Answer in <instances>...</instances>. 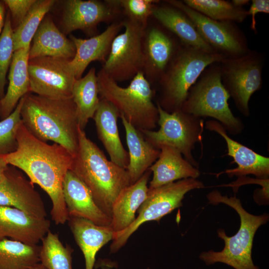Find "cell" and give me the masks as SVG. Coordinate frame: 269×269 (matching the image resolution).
Wrapping results in <instances>:
<instances>
[{"instance_id":"cell-1","label":"cell","mask_w":269,"mask_h":269,"mask_svg":"<svg viewBox=\"0 0 269 269\" xmlns=\"http://www.w3.org/2000/svg\"><path fill=\"white\" fill-rule=\"evenodd\" d=\"M17 147L11 153L0 155L7 164L24 172L33 184L38 185L49 196L52 207V220L64 224L69 216L63 193L65 175L71 169L73 156L64 147L49 144L33 135L22 123L17 133Z\"/></svg>"},{"instance_id":"cell-2","label":"cell","mask_w":269,"mask_h":269,"mask_svg":"<svg viewBox=\"0 0 269 269\" xmlns=\"http://www.w3.org/2000/svg\"><path fill=\"white\" fill-rule=\"evenodd\" d=\"M21 118L27 130L38 139L52 141L73 156L79 145V126L72 98L50 99L27 93L24 96Z\"/></svg>"},{"instance_id":"cell-3","label":"cell","mask_w":269,"mask_h":269,"mask_svg":"<svg viewBox=\"0 0 269 269\" xmlns=\"http://www.w3.org/2000/svg\"><path fill=\"white\" fill-rule=\"evenodd\" d=\"M79 145L71 170L86 185L98 206L111 217L121 191L131 185L126 169L108 160L79 127Z\"/></svg>"},{"instance_id":"cell-4","label":"cell","mask_w":269,"mask_h":269,"mask_svg":"<svg viewBox=\"0 0 269 269\" xmlns=\"http://www.w3.org/2000/svg\"><path fill=\"white\" fill-rule=\"evenodd\" d=\"M207 198L212 204L223 203L234 209L240 217V226L237 233L231 237L228 236L224 230L219 229L218 237L225 243L223 249L219 252H203L199 255L200 260L207 265L221 263L235 269H260L252 260L253 240L259 227L268 221L269 215L250 214L243 207L240 200L236 196H223L217 190L210 192Z\"/></svg>"},{"instance_id":"cell-5","label":"cell","mask_w":269,"mask_h":269,"mask_svg":"<svg viewBox=\"0 0 269 269\" xmlns=\"http://www.w3.org/2000/svg\"><path fill=\"white\" fill-rule=\"evenodd\" d=\"M99 95L111 103L126 120L139 131L153 130L158 112L152 102L153 91L142 72H138L126 88L102 69L97 74Z\"/></svg>"},{"instance_id":"cell-6","label":"cell","mask_w":269,"mask_h":269,"mask_svg":"<svg viewBox=\"0 0 269 269\" xmlns=\"http://www.w3.org/2000/svg\"><path fill=\"white\" fill-rule=\"evenodd\" d=\"M225 57L181 44L167 69L159 80L161 97L158 103L165 111L180 110L191 87L204 70Z\"/></svg>"},{"instance_id":"cell-7","label":"cell","mask_w":269,"mask_h":269,"mask_svg":"<svg viewBox=\"0 0 269 269\" xmlns=\"http://www.w3.org/2000/svg\"><path fill=\"white\" fill-rule=\"evenodd\" d=\"M230 98L222 82L220 62L214 63L204 70L191 87L181 110L196 117L214 118L226 130L236 134L243 126L229 108Z\"/></svg>"},{"instance_id":"cell-8","label":"cell","mask_w":269,"mask_h":269,"mask_svg":"<svg viewBox=\"0 0 269 269\" xmlns=\"http://www.w3.org/2000/svg\"><path fill=\"white\" fill-rule=\"evenodd\" d=\"M203 187L202 182L190 178L148 188L146 198L138 209V215L134 222L126 229L114 233L111 252L116 253L123 247L141 225L148 221L159 222L163 217L182 206V201L187 192Z\"/></svg>"},{"instance_id":"cell-9","label":"cell","mask_w":269,"mask_h":269,"mask_svg":"<svg viewBox=\"0 0 269 269\" xmlns=\"http://www.w3.org/2000/svg\"><path fill=\"white\" fill-rule=\"evenodd\" d=\"M156 106L159 129L157 131H140L145 139L158 149L162 145L176 149L195 166L196 163L192 156V150L196 142L201 141L203 121L181 109L169 113L158 103Z\"/></svg>"},{"instance_id":"cell-10","label":"cell","mask_w":269,"mask_h":269,"mask_svg":"<svg viewBox=\"0 0 269 269\" xmlns=\"http://www.w3.org/2000/svg\"><path fill=\"white\" fill-rule=\"evenodd\" d=\"M264 62L263 54L250 49L243 55L225 58L220 62L222 84L245 116L249 114L251 97L262 87Z\"/></svg>"},{"instance_id":"cell-11","label":"cell","mask_w":269,"mask_h":269,"mask_svg":"<svg viewBox=\"0 0 269 269\" xmlns=\"http://www.w3.org/2000/svg\"><path fill=\"white\" fill-rule=\"evenodd\" d=\"M125 31L113 39L109 54L102 70L115 81L132 79L144 66L143 39L145 28L127 19Z\"/></svg>"},{"instance_id":"cell-12","label":"cell","mask_w":269,"mask_h":269,"mask_svg":"<svg viewBox=\"0 0 269 269\" xmlns=\"http://www.w3.org/2000/svg\"><path fill=\"white\" fill-rule=\"evenodd\" d=\"M166 1L188 16L202 38L215 52L225 58H231L243 55L250 50L247 37L237 23L210 19L181 0Z\"/></svg>"},{"instance_id":"cell-13","label":"cell","mask_w":269,"mask_h":269,"mask_svg":"<svg viewBox=\"0 0 269 269\" xmlns=\"http://www.w3.org/2000/svg\"><path fill=\"white\" fill-rule=\"evenodd\" d=\"M70 60L50 56L29 59L30 92L50 99L72 98L76 79L69 66Z\"/></svg>"},{"instance_id":"cell-14","label":"cell","mask_w":269,"mask_h":269,"mask_svg":"<svg viewBox=\"0 0 269 269\" xmlns=\"http://www.w3.org/2000/svg\"><path fill=\"white\" fill-rule=\"evenodd\" d=\"M63 6L62 27L65 35L81 30L92 35L100 23L110 21L115 17L119 8L113 0H67Z\"/></svg>"},{"instance_id":"cell-15","label":"cell","mask_w":269,"mask_h":269,"mask_svg":"<svg viewBox=\"0 0 269 269\" xmlns=\"http://www.w3.org/2000/svg\"><path fill=\"white\" fill-rule=\"evenodd\" d=\"M0 206L18 209L28 215L46 218L43 200L21 170L8 165L0 181Z\"/></svg>"},{"instance_id":"cell-16","label":"cell","mask_w":269,"mask_h":269,"mask_svg":"<svg viewBox=\"0 0 269 269\" xmlns=\"http://www.w3.org/2000/svg\"><path fill=\"white\" fill-rule=\"evenodd\" d=\"M50 222L15 208L0 206V240L8 238L37 244L50 230Z\"/></svg>"},{"instance_id":"cell-17","label":"cell","mask_w":269,"mask_h":269,"mask_svg":"<svg viewBox=\"0 0 269 269\" xmlns=\"http://www.w3.org/2000/svg\"><path fill=\"white\" fill-rule=\"evenodd\" d=\"M63 193L69 217L84 218L99 226H111V217L98 206L88 187L71 170L65 175Z\"/></svg>"},{"instance_id":"cell-18","label":"cell","mask_w":269,"mask_h":269,"mask_svg":"<svg viewBox=\"0 0 269 269\" xmlns=\"http://www.w3.org/2000/svg\"><path fill=\"white\" fill-rule=\"evenodd\" d=\"M123 27V22L113 23L101 34L88 39L70 35V39L75 45L76 52L69 64L76 79L82 77L91 62L94 61H99L103 64L105 62L112 41Z\"/></svg>"},{"instance_id":"cell-19","label":"cell","mask_w":269,"mask_h":269,"mask_svg":"<svg viewBox=\"0 0 269 269\" xmlns=\"http://www.w3.org/2000/svg\"><path fill=\"white\" fill-rule=\"evenodd\" d=\"M206 128L215 131L225 140L228 148V155L232 157L237 167L227 169L221 173H227L230 176H243L253 174L261 180L269 179V158L260 155L252 149L231 138L226 130L217 121L210 120L206 122Z\"/></svg>"},{"instance_id":"cell-20","label":"cell","mask_w":269,"mask_h":269,"mask_svg":"<svg viewBox=\"0 0 269 269\" xmlns=\"http://www.w3.org/2000/svg\"><path fill=\"white\" fill-rule=\"evenodd\" d=\"M143 42L145 78L159 80L171 62L181 43L158 27L150 29Z\"/></svg>"},{"instance_id":"cell-21","label":"cell","mask_w":269,"mask_h":269,"mask_svg":"<svg viewBox=\"0 0 269 269\" xmlns=\"http://www.w3.org/2000/svg\"><path fill=\"white\" fill-rule=\"evenodd\" d=\"M120 113L110 102L100 98L99 107L94 116L99 139L107 150L111 160L126 169L129 162L128 152L120 139L117 121Z\"/></svg>"},{"instance_id":"cell-22","label":"cell","mask_w":269,"mask_h":269,"mask_svg":"<svg viewBox=\"0 0 269 269\" xmlns=\"http://www.w3.org/2000/svg\"><path fill=\"white\" fill-rule=\"evenodd\" d=\"M158 158L149 168L153 173L148 188L160 187L177 180L196 179L200 172L176 149L168 145L160 147Z\"/></svg>"},{"instance_id":"cell-23","label":"cell","mask_w":269,"mask_h":269,"mask_svg":"<svg viewBox=\"0 0 269 269\" xmlns=\"http://www.w3.org/2000/svg\"><path fill=\"white\" fill-rule=\"evenodd\" d=\"M32 41L29 59L50 56L71 59L75 54L73 41L59 29L49 15L41 21Z\"/></svg>"},{"instance_id":"cell-24","label":"cell","mask_w":269,"mask_h":269,"mask_svg":"<svg viewBox=\"0 0 269 269\" xmlns=\"http://www.w3.org/2000/svg\"><path fill=\"white\" fill-rule=\"evenodd\" d=\"M154 5L152 15L185 46L215 52L204 41L192 20L183 12L169 4Z\"/></svg>"},{"instance_id":"cell-25","label":"cell","mask_w":269,"mask_h":269,"mask_svg":"<svg viewBox=\"0 0 269 269\" xmlns=\"http://www.w3.org/2000/svg\"><path fill=\"white\" fill-rule=\"evenodd\" d=\"M150 170L135 182L123 189L112 207L111 227L115 233L122 231L135 219V213L146 198Z\"/></svg>"},{"instance_id":"cell-26","label":"cell","mask_w":269,"mask_h":269,"mask_svg":"<svg viewBox=\"0 0 269 269\" xmlns=\"http://www.w3.org/2000/svg\"><path fill=\"white\" fill-rule=\"evenodd\" d=\"M67 221L74 239L83 254L85 269H93L97 252L113 240L114 231L111 226H99L82 218L69 217Z\"/></svg>"},{"instance_id":"cell-27","label":"cell","mask_w":269,"mask_h":269,"mask_svg":"<svg viewBox=\"0 0 269 269\" xmlns=\"http://www.w3.org/2000/svg\"><path fill=\"white\" fill-rule=\"evenodd\" d=\"M126 132L129 149V162L126 168L131 181H137L158 157L160 150L147 141L140 131L129 123L122 114L120 115Z\"/></svg>"},{"instance_id":"cell-28","label":"cell","mask_w":269,"mask_h":269,"mask_svg":"<svg viewBox=\"0 0 269 269\" xmlns=\"http://www.w3.org/2000/svg\"><path fill=\"white\" fill-rule=\"evenodd\" d=\"M30 47L19 49L13 53L8 74L7 91L0 100L1 120L7 117L15 109L20 100L30 92L28 70Z\"/></svg>"},{"instance_id":"cell-29","label":"cell","mask_w":269,"mask_h":269,"mask_svg":"<svg viewBox=\"0 0 269 269\" xmlns=\"http://www.w3.org/2000/svg\"><path fill=\"white\" fill-rule=\"evenodd\" d=\"M96 69L92 67L83 77L74 83L72 98L76 106L79 127L84 130L99 107L100 98Z\"/></svg>"},{"instance_id":"cell-30","label":"cell","mask_w":269,"mask_h":269,"mask_svg":"<svg viewBox=\"0 0 269 269\" xmlns=\"http://www.w3.org/2000/svg\"><path fill=\"white\" fill-rule=\"evenodd\" d=\"M40 250L37 244L0 240V269H29L40 263Z\"/></svg>"},{"instance_id":"cell-31","label":"cell","mask_w":269,"mask_h":269,"mask_svg":"<svg viewBox=\"0 0 269 269\" xmlns=\"http://www.w3.org/2000/svg\"><path fill=\"white\" fill-rule=\"evenodd\" d=\"M54 0H36L20 24L13 30L14 52L30 46L38 27L56 2Z\"/></svg>"},{"instance_id":"cell-32","label":"cell","mask_w":269,"mask_h":269,"mask_svg":"<svg viewBox=\"0 0 269 269\" xmlns=\"http://www.w3.org/2000/svg\"><path fill=\"white\" fill-rule=\"evenodd\" d=\"M186 5L205 16L217 21L242 23L248 16L244 7L235 6L225 0H184Z\"/></svg>"},{"instance_id":"cell-33","label":"cell","mask_w":269,"mask_h":269,"mask_svg":"<svg viewBox=\"0 0 269 269\" xmlns=\"http://www.w3.org/2000/svg\"><path fill=\"white\" fill-rule=\"evenodd\" d=\"M40 263L47 269H72L70 246H64L58 234L49 230L41 240Z\"/></svg>"},{"instance_id":"cell-34","label":"cell","mask_w":269,"mask_h":269,"mask_svg":"<svg viewBox=\"0 0 269 269\" xmlns=\"http://www.w3.org/2000/svg\"><path fill=\"white\" fill-rule=\"evenodd\" d=\"M23 101L24 97L20 100L13 112L0 121V155L12 152L17 148V133L22 123L21 110Z\"/></svg>"},{"instance_id":"cell-35","label":"cell","mask_w":269,"mask_h":269,"mask_svg":"<svg viewBox=\"0 0 269 269\" xmlns=\"http://www.w3.org/2000/svg\"><path fill=\"white\" fill-rule=\"evenodd\" d=\"M13 32L10 15L8 12L0 35V100L3 98L5 95L6 75L10 66L14 53Z\"/></svg>"},{"instance_id":"cell-36","label":"cell","mask_w":269,"mask_h":269,"mask_svg":"<svg viewBox=\"0 0 269 269\" xmlns=\"http://www.w3.org/2000/svg\"><path fill=\"white\" fill-rule=\"evenodd\" d=\"M119 7H121L129 17L145 28L149 17L152 15L154 3L158 2L154 0H113Z\"/></svg>"},{"instance_id":"cell-37","label":"cell","mask_w":269,"mask_h":269,"mask_svg":"<svg viewBox=\"0 0 269 269\" xmlns=\"http://www.w3.org/2000/svg\"><path fill=\"white\" fill-rule=\"evenodd\" d=\"M36 0H4L10 11L13 30L22 22Z\"/></svg>"},{"instance_id":"cell-38","label":"cell","mask_w":269,"mask_h":269,"mask_svg":"<svg viewBox=\"0 0 269 269\" xmlns=\"http://www.w3.org/2000/svg\"><path fill=\"white\" fill-rule=\"evenodd\" d=\"M248 11V16H251V29L257 33L256 16L258 13H269V0H252Z\"/></svg>"},{"instance_id":"cell-39","label":"cell","mask_w":269,"mask_h":269,"mask_svg":"<svg viewBox=\"0 0 269 269\" xmlns=\"http://www.w3.org/2000/svg\"><path fill=\"white\" fill-rule=\"evenodd\" d=\"M4 2L0 1V35L2 31L5 22V7Z\"/></svg>"},{"instance_id":"cell-40","label":"cell","mask_w":269,"mask_h":269,"mask_svg":"<svg viewBox=\"0 0 269 269\" xmlns=\"http://www.w3.org/2000/svg\"><path fill=\"white\" fill-rule=\"evenodd\" d=\"M8 166V164H7L3 157L0 155V181L1 180Z\"/></svg>"},{"instance_id":"cell-41","label":"cell","mask_w":269,"mask_h":269,"mask_svg":"<svg viewBox=\"0 0 269 269\" xmlns=\"http://www.w3.org/2000/svg\"><path fill=\"white\" fill-rule=\"evenodd\" d=\"M236 6L239 7H244V6L250 3L249 0H233L231 1Z\"/></svg>"},{"instance_id":"cell-42","label":"cell","mask_w":269,"mask_h":269,"mask_svg":"<svg viewBox=\"0 0 269 269\" xmlns=\"http://www.w3.org/2000/svg\"><path fill=\"white\" fill-rule=\"evenodd\" d=\"M29 269H47L44 266H43L41 263H39Z\"/></svg>"},{"instance_id":"cell-43","label":"cell","mask_w":269,"mask_h":269,"mask_svg":"<svg viewBox=\"0 0 269 269\" xmlns=\"http://www.w3.org/2000/svg\"></svg>"}]
</instances>
